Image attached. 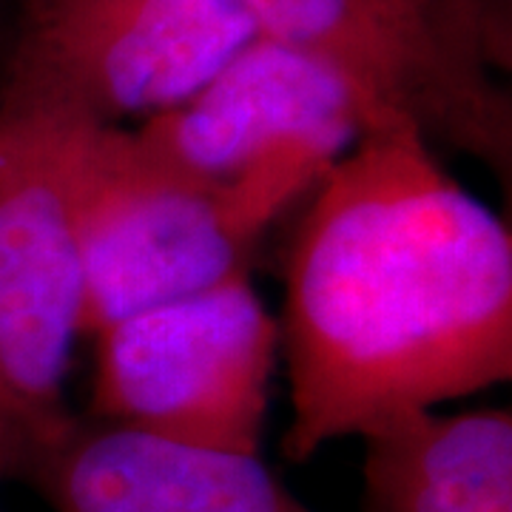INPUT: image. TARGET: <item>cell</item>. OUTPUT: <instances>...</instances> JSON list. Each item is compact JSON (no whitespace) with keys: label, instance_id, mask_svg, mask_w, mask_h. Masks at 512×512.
Segmentation results:
<instances>
[{"label":"cell","instance_id":"4","mask_svg":"<svg viewBox=\"0 0 512 512\" xmlns=\"http://www.w3.org/2000/svg\"><path fill=\"white\" fill-rule=\"evenodd\" d=\"M94 336V419L259 456L279 319L248 271L128 313Z\"/></svg>","mask_w":512,"mask_h":512},{"label":"cell","instance_id":"6","mask_svg":"<svg viewBox=\"0 0 512 512\" xmlns=\"http://www.w3.org/2000/svg\"><path fill=\"white\" fill-rule=\"evenodd\" d=\"M259 35L228 0H20L0 97L100 126L180 106Z\"/></svg>","mask_w":512,"mask_h":512},{"label":"cell","instance_id":"2","mask_svg":"<svg viewBox=\"0 0 512 512\" xmlns=\"http://www.w3.org/2000/svg\"><path fill=\"white\" fill-rule=\"evenodd\" d=\"M86 117L0 97V481L23 478L74 416L83 316L74 154Z\"/></svg>","mask_w":512,"mask_h":512},{"label":"cell","instance_id":"3","mask_svg":"<svg viewBox=\"0 0 512 512\" xmlns=\"http://www.w3.org/2000/svg\"><path fill=\"white\" fill-rule=\"evenodd\" d=\"M362 128V100L333 63L256 35L188 100L134 134L171 168L225 188L259 239L316 191Z\"/></svg>","mask_w":512,"mask_h":512},{"label":"cell","instance_id":"7","mask_svg":"<svg viewBox=\"0 0 512 512\" xmlns=\"http://www.w3.org/2000/svg\"><path fill=\"white\" fill-rule=\"evenodd\" d=\"M262 37L333 63L353 83L365 128L413 120L495 168L510 165V106L404 32L376 0H228Z\"/></svg>","mask_w":512,"mask_h":512},{"label":"cell","instance_id":"9","mask_svg":"<svg viewBox=\"0 0 512 512\" xmlns=\"http://www.w3.org/2000/svg\"><path fill=\"white\" fill-rule=\"evenodd\" d=\"M362 439L365 512H512L510 410H416Z\"/></svg>","mask_w":512,"mask_h":512},{"label":"cell","instance_id":"5","mask_svg":"<svg viewBox=\"0 0 512 512\" xmlns=\"http://www.w3.org/2000/svg\"><path fill=\"white\" fill-rule=\"evenodd\" d=\"M80 333L248 271L259 239L228 191L154 157L134 131L86 120L74 154Z\"/></svg>","mask_w":512,"mask_h":512},{"label":"cell","instance_id":"8","mask_svg":"<svg viewBox=\"0 0 512 512\" xmlns=\"http://www.w3.org/2000/svg\"><path fill=\"white\" fill-rule=\"evenodd\" d=\"M57 512H311L254 453L72 421L26 470Z\"/></svg>","mask_w":512,"mask_h":512},{"label":"cell","instance_id":"1","mask_svg":"<svg viewBox=\"0 0 512 512\" xmlns=\"http://www.w3.org/2000/svg\"><path fill=\"white\" fill-rule=\"evenodd\" d=\"M285 456L512 376V239L413 120L362 128L285 259Z\"/></svg>","mask_w":512,"mask_h":512},{"label":"cell","instance_id":"10","mask_svg":"<svg viewBox=\"0 0 512 512\" xmlns=\"http://www.w3.org/2000/svg\"><path fill=\"white\" fill-rule=\"evenodd\" d=\"M390 18L402 26L410 37H416L421 46L433 49L447 63H453L464 74L487 80V72H481L476 66H470L461 52H456V43L450 35V23H447V0H376Z\"/></svg>","mask_w":512,"mask_h":512}]
</instances>
